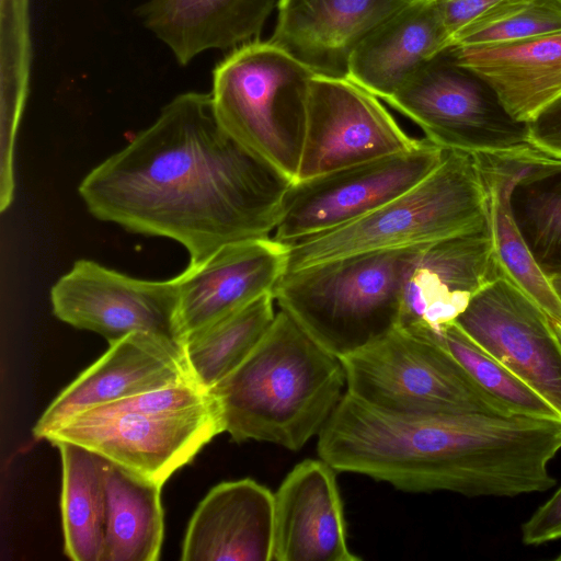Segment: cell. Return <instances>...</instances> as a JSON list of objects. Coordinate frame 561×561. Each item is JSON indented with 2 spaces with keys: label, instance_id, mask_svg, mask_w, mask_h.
Returning a JSON list of instances; mask_svg holds the SVG:
<instances>
[{
  "label": "cell",
  "instance_id": "cell-30",
  "mask_svg": "<svg viewBox=\"0 0 561 561\" xmlns=\"http://www.w3.org/2000/svg\"><path fill=\"white\" fill-rule=\"evenodd\" d=\"M559 32L560 0H502L457 32L449 47L515 42Z\"/></svg>",
  "mask_w": 561,
  "mask_h": 561
},
{
  "label": "cell",
  "instance_id": "cell-10",
  "mask_svg": "<svg viewBox=\"0 0 561 561\" xmlns=\"http://www.w3.org/2000/svg\"><path fill=\"white\" fill-rule=\"evenodd\" d=\"M444 154L445 149L423 138L410 150L293 182L273 238L290 244L356 220L420 183Z\"/></svg>",
  "mask_w": 561,
  "mask_h": 561
},
{
  "label": "cell",
  "instance_id": "cell-11",
  "mask_svg": "<svg viewBox=\"0 0 561 561\" xmlns=\"http://www.w3.org/2000/svg\"><path fill=\"white\" fill-rule=\"evenodd\" d=\"M455 324L561 416V337L505 273L471 297Z\"/></svg>",
  "mask_w": 561,
  "mask_h": 561
},
{
  "label": "cell",
  "instance_id": "cell-29",
  "mask_svg": "<svg viewBox=\"0 0 561 561\" xmlns=\"http://www.w3.org/2000/svg\"><path fill=\"white\" fill-rule=\"evenodd\" d=\"M428 331L484 391L503 403L513 414L561 421L554 408L504 365L476 345L455 322L438 331Z\"/></svg>",
  "mask_w": 561,
  "mask_h": 561
},
{
  "label": "cell",
  "instance_id": "cell-5",
  "mask_svg": "<svg viewBox=\"0 0 561 561\" xmlns=\"http://www.w3.org/2000/svg\"><path fill=\"white\" fill-rule=\"evenodd\" d=\"M421 247L352 254L285 272L272 293L279 309L342 357L399 327L405 272Z\"/></svg>",
  "mask_w": 561,
  "mask_h": 561
},
{
  "label": "cell",
  "instance_id": "cell-17",
  "mask_svg": "<svg viewBox=\"0 0 561 561\" xmlns=\"http://www.w3.org/2000/svg\"><path fill=\"white\" fill-rule=\"evenodd\" d=\"M335 469L323 459L296 465L274 493L273 561H358L347 545Z\"/></svg>",
  "mask_w": 561,
  "mask_h": 561
},
{
  "label": "cell",
  "instance_id": "cell-18",
  "mask_svg": "<svg viewBox=\"0 0 561 561\" xmlns=\"http://www.w3.org/2000/svg\"><path fill=\"white\" fill-rule=\"evenodd\" d=\"M413 0H278L270 41L317 75L343 78L357 46Z\"/></svg>",
  "mask_w": 561,
  "mask_h": 561
},
{
  "label": "cell",
  "instance_id": "cell-1",
  "mask_svg": "<svg viewBox=\"0 0 561 561\" xmlns=\"http://www.w3.org/2000/svg\"><path fill=\"white\" fill-rule=\"evenodd\" d=\"M293 182L222 127L210 93L190 91L93 168L78 192L96 219L174 240L194 265L227 243L271 237Z\"/></svg>",
  "mask_w": 561,
  "mask_h": 561
},
{
  "label": "cell",
  "instance_id": "cell-28",
  "mask_svg": "<svg viewBox=\"0 0 561 561\" xmlns=\"http://www.w3.org/2000/svg\"><path fill=\"white\" fill-rule=\"evenodd\" d=\"M511 210L534 259L551 279L561 276V157L536 167L514 186Z\"/></svg>",
  "mask_w": 561,
  "mask_h": 561
},
{
  "label": "cell",
  "instance_id": "cell-14",
  "mask_svg": "<svg viewBox=\"0 0 561 561\" xmlns=\"http://www.w3.org/2000/svg\"><path fill=\"white\" fill-rule=\"evenodd\" d=\"M504 273L490 220L482 228L422 245L405 272L399 327L440 330Z\"/></svg>",
  "mask_w": 561,
  "mask_h": 561
},
{
  "label": "cell",
  "instance_id": "cell-2",
  "mask_svg": "<svg viewBox=\"0 0 561 561\" xmlns=\"http://www.w3.org/2000/svg\"><path fill=\"white\" fill-rule=\"evenodd\" d=\"M336 471L408 492L513 497L537 491L546 469L540 422L486 413L397 414L344 392L318 435Z\"/></svg>",
  "mask_w": 561,
  "mask_h": 561
},
{
  "label": "cell",
  "instance_id": "cell-32",
  "mask_svg": "<svg viewBox=\"0 0 561 561\" xmlns=\"http://www.w3.org/2000/svg\"><path fill=\"white\" fill-rule=\"evenodd\" d=\"M530 144L561 157V96L528 123Z\"/></svg>",
  "mask_w": 561,
  "mask_h": 561
},
{
  "label": "cell",
  "instance_id": "cell-7",
  "mask_svg": "<svg viewBox=\"0 0 561 561\" xmlns=\"http://www.w3.org/2000/svg\"><path fill=\"white\" fill-rule=\"evenodd\" d=\"M314 75L270 39L233 48L213 71L210 95L222 127L294 182Z\"/></svg>",
  "mask_w": 561,
  "mask_h": 561
},
{
  "label": "cell",
  "instance_id": "cell-20",
  "mask_svg": "<svg viewBox=\"0 0 561 561\" xmlns=\"http://www.w3.org/2000/svg\"><path fill=\"white\" fill-rule=\"evenodd\" d=\"M449 45L435 0H413L357 46L345 78L386 100Z\"/></svg>",
  "mask_w": 561,
  "mask_h": 561
},
{
  "label": "cell",
  "instance_id": "cell-8",
  "mask_svg": "<svg viewBox=\"0 0 561 561\" xmlns=\"http://www.w3.org/2000/svg\"><path fill=\"white\" fill-rule=\"evenodd\" d=\"M339 358L346 392L386 412L515 415L484 391L426 329L398 327Z\"/></svg>",
  "mask_w": 561,
  "mask_h": 561
},
{
  "label": "cell",
  "instance_id": "cell-35",
  "mask_svg": "<svg viewBox=\"0 0 561 561\" xmlns=\"http://www.w3.org/2000/svg\"><path fill=\"white\" fill-rule=\"evenodd\" d=\"M561 1V0H560Z\"/></svg>",
  "mask_w": 561,
  "mask_h": 561
},
{
  "label": "cell",
  "instance_id": "cell-22",
  "mask_svg": "<svg viewBox=\"0 0 561 561\" xmlns=\"http://www.w3.org/2000/svg\"><path fill=\"white\" fill-rule=\"evenodd\" d=\"M275 0H148L137 10L142 25L188 65L209 49L257 39Z\"/></svg>",
  "mask_w": 561,
  "mask_h": 561
},
{
  "label": "cell",
  "instance_id": "cell-4",
  "mask_svg": "<svg viewBox=\"0 0 561 561\" xmlns=\"http://www.w3.org/2000/svg\"><path fill=\"white\" fill-rule=\"evenodd\" d=\"M222 432L214 396L188 381L83 410L39 438L79 445L163 485Z\"/></svg>",
  "mask_w": 561,
  "mask_h": 561
},
{
  "label": "cell",
  "instance_id": "cell-33",
  "mask_svg": "<svg viewBox=\"0 0 561 561\" xmlns=\"http://www.w3.org/2000/svg\"><path fill=\"white\" fill-rule=\"evenodd\" d=\"M502 0H435L451 37Z\"/></svg>",
  "mask_w": 561,
  "mask_h": 561
},
{
  "label": "cell",
  "instance_id": "cell-3",
  "mask_svg": "<svg viewBox=\"0 0 561 561\" xmlns=\"http://www.w3.org/2000/svg\"><path fill=\"white\" fill-rule=\"evenodd\" d=\"M344 387L341 359L279 309L250 355L209 392L233 440L299 450L319 435Z\"/></svg>",
  "mask_w": 561,
  "mask_h": 561
},
{
  "label": "cell",
  "instance_id": "cell-27",
  "mask_svg": "<svg viewBox=\"0 0 561 561\" xmlns=\"http://www.w3.org/2000/svg\"><path fill=\"white\" fill-rule=\"evenodd\" d=\"M30 0H0V183L14 181V147L30 84Z\"/></svg>",
  "mask_w": 561,
  "mask_h": 561
},
{
  "label": "cell",
  "instance_id": "cell-16",
  "mask_svg": "<svg viewBox=\"0 0 561 561\" xmlns=\"http://www.w3.org/2000/svg\"><path fill=\"white\" fill-rule=\"evenodd\" d=\"M188 381L194 380L174 340L151 332H131L111 342L110 348L56 397L33 433L39 438L48 428L83 410Z\"/></svg>",
  "mask_w": 561,
  "mask_h": 561
},
{
  "label": "cell",
  "instance_id": "cell-25",
  "mask_svg": "<svg viewBox=\"0 0 561 561\" xmlns=\"http://www.w3.org/2000/svg\"><path fill=\"white\" fill-rule=\"evenodd\" d=\"M54 445L62 462L65 553L73 561H103L106 500L100 456L72 443Z\"/></svg>",
  "mask_w": 561,
  "mask_h": 561
},
{
  "label": "cell",
  "instance_id": "cell-24",
  "mask_svg": "<svg viewBox=\"0 0 561 561\" xmlns=\"http://www.w3.org/2000/svg\"><path fill=\"white\" fill-rule=\"evenodd\" d=\"M106 500L103 561H156L164 535L162 485L100 456Z\"/></svg>",
  "mask_w": 561,
  "mask_h": 561
},
{
  "label": "cell",
  "instance_id": "cell-31",
  "mask_svg": "<svg viewBox=\"0 0 561 561\" xmlns=\"http://www.w3.org/2000/svg\"><path fill=\"white\" fill-rule=\"evenodd\" d=\"M558 539H561V485L522 525V540L527 546H539Z\"/></svg>",
  "mask_w": 561,
  "mask_h": 561
},
{
  "label": "cell",
  "instance_id": "cell-12",
  "mask_svg": "<svg viewBox=\"0 0 561 561\" xmlns=\"http://www.w3.org/2000/svg\"><path fill=\"white\" fill-rule=\"evenodd\" d=\"M420 140L400 127L376 95L345 77L316 73L296 181L407 151Z\"/></svg>",
  "mask_w": 561,
  "mask_h": 561
},
{
  "label": "cell",
  "instance_id": "cell-23",
  "mask_svg": "<svg viewBox=\"0 0 561 561\" xmlns=\"http://www.w3.org/2000/svg\"><path fill=\"white\" fill-rule=\"evenodd\" d=\"M489 197V220L505 274L547 314L561 337V298L525 244L512 216L511 194L537 162L525 150L473 154Z\"/></svg>",
  "mask_w": 561,
  "mask_h": 561
},
{
  "label": "cell",
  "instance_id": "cell-26",
  "mask_svg": "<svg viewBox=\"0 0 561 561\" xmlns=\"http://www.w3.org/2000/svg\"><path fill=\"white\" fill-rule=\"evenodd\" d=\"M274 301L265 294L180 344L197 386L209 392L242 364L273 323Z\"/></svg>",
  "mask_w": 561,
  "mask_h": 561
},
{
  "label": "cell",
  "instance_id": "cell-19",
  "mask_svg": "<svg viewBox=\"0 0 561 561\" xmlns=\"http://www.w3.org/2000/svg\"><path fill=\"white\" fill-rule=\"evenodd\" d=\"M274 493L252 479L214 486L196 507L183 561H273Z\"/></svg>",
  "mask_w": 561,
  "mask_h": 561
},
{
  "label": "cell",
  "instance_id": "cell-6",
  "mask_svg": "<svg viewBox=\"0 0 561 561\" xmlns=\"http://www.w3.org/2000/svg\"><path fill=\"white\" fill-rule=\"evenodd\" d=\"M489 197L472 153L445 150L412 188L367 215L287 247L286 272L370 251L410 248L482 228Z\"/></svg>",
  "mask_w": 561,
  "mask_h": 561
},
{
  "label": "cell",
  "instance_id": "cell-9",
  "mask_svg": "<svg viewBox=\"0 0 561 561\" xmlns=\"http://www.w3.org/2000/svg\"><path fill=\"white\" fill-rule=\"evenodd\" d=\"M445 150L497 152L529 145V125L515 119L479 75L446 48L383 100Z\"/></svg>",
  "mask_w": 561,
  "mask_h": 561
},
{
  "label": "cell",
  "instance_id": "cell-34",
  "mask_svg": "<svg viewBox=\"0 0 561 561\" xmlns=\"http://www.w3.org/2000/svg\"><path fill=\"white\" fill-rule=\"evenodd\" d=\"M551 283L561 298V276L551 278Z\"/></svg>",
  "mask_w": 561,
  "mask_h": 561
},
{
  "label": "cell",
  "instance_id": "cell-21",
  "mask_svg": "<svg viewBox=\"0 0 561 561\" xmlns=\"http://www.w3.org/2000/svg\"><path fill=\"white\" fill-rule=\"evenodd\" d=\"M448 49L458 64L486 81L519 122H531L561 96V32Z\"/></svg>",
  "mask_w": 561,
  "mask_h": 561
},
{
  "label": "cell",
  "instance_id": "cell-15",
  "mask_svg": "<svg viewBox=\"0 0 561 561\" xmlns=\"http://www.w3.org/2000/svg\"><path fill=\"white\" fill-rule=\"evenodd\" d=\"M287 247L273 237L234 241L174 278L173 319L179 345L190 335L272 293L286 272Z\"/></svg>",
  "mask_w": 561,
  "mask_h": 561
},
{
  "label": "cell",
  "instance_id": "cell-13",
  "mask_svg": "<svg viewBox=\"0 0 561 561\" xmlns=\"http://www.w3.org/2000/svg\"><path fill=\"white\" fill-rule=\"evenodd\" d=\"M176 301L174 278H135L83 259L76 261L50 289L53 312L59 320L96 332L110 343L136 331L175 341Z\"/></svg>",
  "mask_w": 561,
  "mask_h": 561
}]
</instances>
